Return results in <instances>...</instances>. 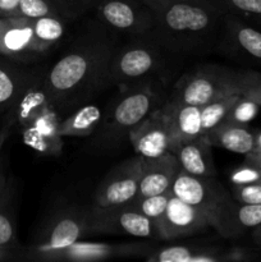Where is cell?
<instances>
[{
  "mask_svg": "<svg viewBox=\"0 0 261 262\" xmlns=\"http://www.w3.org/2000/svg\"><path fill=\"white\" fill-rule=\"evenodd\" d=\"M115 46L112 41L81 43L61 56L42 79L51 106L58 113L84 104L110 82V63Z\"/></svg>",
  "mask_w": 261,
  "mask_h": 262,
  "instance_id": "obj_1",
  "label": "cell"
},
{
  "mask_svg": "<svg viewBox=\"0 0 261 262\" xmlns=\"http://www.w3.org/2000/svg\"><path fill=\"white\" fill-rule=\"evenodd\" d=\"M151 9L155 23L148 33L156 45L171 51L205 46L216 36L224 19L223 10L212 0H176Z\"/></svg>",
  "mask_w": 261,
  "mask_h": 262,
  "instance_id": "obj_2",
  "label": "cell"
},
{
  "mask_svg": "<svg viewBox=\"0 0 261 262\" xmlns=\"http://www.w3.org/2000/svg\"><path fill=\"white\" fill-rule=\"evenodd\" d=\"M235 71L222 66H205L182 77L169 101L204 106L211 100L235 94Z\"/></svg>",
  "mask_w": 261,
  "mask_h": 262,
  "instance_id": "obj_3",
  "label": "cell"
},
{
  "mask_svg": "<svg viewBox=\"0 0 261 262\" xmlns=\"http://www.w3.org/2000/svg\"><path fill=\"white\" fill-rule=\"evenodd\" d=\"M87 234H127L160 241L155 220L136 211L129 204L99 206L87 211Z\"/></svg>",
  "mask_w": 261,
  "mask_h": 262,
  "instance_id": "obj_4",
  "label": "cell"
},
{
  "mask_svg": "<svg viewBox=\"0 0 261 262\" xmlns=\"http://www.w3.org/2000/svg\"><path fill=\"white\" fill-rule=\"evenodd\" d=\"M159 105V97L147 87L130 89L117 101L105 122L101 140L106 145L122 142L130 130L140 124Z\"/></svg>",
  "mask_w": 261,
  "mask_h": 262,
  "instance_id": "obj_5",
  "label": "cell"
},
{
  "mask_svg": "<svg viewBox=\"0 0 261 262\" xmlns=\"http://www.w3.org/2000/svg\"><path fill=\"white\" fill-rule=\"evenodd\" d=\"M86 224L87 211L69 209L58 212L41 230L37 242L28 251V258L41 261L48 253L78 242L87 234Z\"/></svg>",
  "mask_w": 261,
  "mask_h": 262,
  "instance_id": "obj_6",
  "label": "cell"
},
{
  "mask_svg": "<svg viewBox=\"0 0 261 262\" xmlns=\"http://www.w3.org/2000/svg\"><path fill=\"white\" fill-rule=\"evenodd\" d=\"M136 154L146 159H154L170 152L173 145L171 106L166 101L155 107L140 124L128 135Z\"/></svg>",
  "mask_w": 261,
  "mask_h": 262,
  "instance_id": "obj_7",
  "label": "cell"
},
{
  "mask_svg": "<svg viewBox=\"0 0 261 262\" xmlns=\"http://www.w3.org/2000/svg\"><path fill=\"white\" fill-rule=\"evenodd\" d=\"M94 9L105 26L125 35H147L155 23L153 9L142 0H97Z\"/></svg>",
  "mask_w": 261,
  "mask_h": 262,
  "instance_id": "obj_8",
  "label": "cell"
},
{
  "mask_svg": "<svg viewBox=\"0 0 261 262\" xmlns=\"http://www.w3.org/2000/svg\"><path fill=\"white\" fill-rule=\"evenodd\" d=\"M171 193L191 206L201 210L211 220L216 210L232 193L227 191L216 177H197L179 169L174 179Z\"/></svg>",
  "mask_w": 261,
  "mask_h": 262,
  "instance_id": "obj_9",
  "label": "cell"
},
{
  "mask_svg": "<svg viewBox=\"0 0 261 262\" xmlns=\"http://www.w3.org/2000/svg\"><path fill=\"white\" fill-rule=\"evenodd\" d=\"M160 50L155 42L135 41L115 49L110 63V82L128 84L154 73L160 66Z\"/></svg>",
  "mask_w": 261,
  "mask_h": 262,
  "instance_id": "obj_10",
  "label": "cell"
},
{
  "mask_svg": "<svg viewBox=\"0 0 261 262\" xmlns=\"http://www.w3.org/2000/svg\"><path fill=\"white\" fill-rule=\"evenodd\" d=\"M142 156L137 155L115 166L102 179L95 194V205L112 206L132 201L140 188Z\"/></svg>",
  "mask_w": 261,
  "mask_h": 262,
  "instance_id": "obj_11",
  "label": "cell"
},
{
  "mask_svg": "<svg viewBox=\"0 0 261 262\" xmlns=\"http://www.w3.org/2000/svg\"><path fill=\"white\" fill-rule=\"evenodd\" d=\"M155 247L150 242L129 243H83L76 242L63 250L44 256L41 261H100L119 257H146Z\"/></svg>",
  "mask_w": 261,
  "mask_h": 262,
  "instance_id": "obj_12",
  "label": "cell"
},
{
  "mask_svg": "<svg viewBox=\"0 0 261 262\" xmlns=\"http://www.w3.org/2000/svg\"><path fill=\"white\" fill-rule=\"evenodd\" d=\"M160 241H173L178 238L204 233L210 227L209 219L201 210L182 201L173 193L169 197L164 214L156 220Z\"/></svg>",
  "mask_w": 261,
  "mask_h": 262,
  "instance_id": "obj_13",
  "label": "cell"
},
{
  "mask_svg": "<svg viewBox=\"0 0 261 262\" xmlns=\"http://www.w3.org/2000/svg\"><path fill=\"white\" fill-rule=\"evenodd\" d=\"M150 262H223L247 261L252 255L245 248H223L215 246H170L155 250L146 256Z\"/></svg>",
  "mask_w": 261,
  "mask_h": 262,
  "instance_id": "obj_14",
  "label": "cell"
},
{
  "mask_svg": "<svg viewBox=\"0 0 261 262\" xmlns=\"http://www.w3.org/2000/svg\"><path fill=\"white\" fill-rule=\"evenodd\" d=\"M258 225H261V205L241 204L233 196L222 204L210 220V227L227 239L241 237Z\"/></svg>",
  "mask_w": 261,
  "mask_h": 262,
  "instance_id": "obj_15",
  "label": "cell"
},
{
  "mask_svg": "<svg viewBox=\"0 0 261 262\" xmlns=\"http://www.w3.org/2000/svg\"><path fill=\"white\" fill-rule=\"evenodd\" d=\"M179 169L178 159L173 152H166L154 159L142 158L140 188L136 197L153 196L171 191Z\"/></svg>",
  "mask_w": 261,
  "mask_h": 262,
  "instance_id": "obj_16",
  "label": "cell"
},
{
  "mask_svg": "<svg viewBox=\"0 0 261 262\" xmlns=\"http://www.w3.org/2000/svg\"><path fill=\"white\" fill-rule=\"evenodd\" d=\"M211 148L212 145L206 136H201L196 140L176 143L170 152L177 156L179 166L186 173L197 177H216Z\"/></svg>",
  "mask_w": 261,
  "mask_h": 262,
  "instance_id": "obj_17",
  "label": "cell"
},
{
  "mask_svg": "<svg viewBox=\"0 0 261 262\" xmlns=\"http://www.w3.org/2000/svg\"><path fill=\"white\" fill-rule=\"evenodd\" d=\"M223 37L227 49L261 61V31L246 23L245 19L233 14H224Z\"/></svg>",
  "mask_w": 261,
  "mask_h": 262,
  "instance_id": "obj_18",
  "label": "cell"
},
{
  "mask_svg": "<svg viewBox=\"0 0 261 262\" xmlns=\"http://www.w3.org/2000/svg\"><path fill=\"white\" fill-rule=\"evenodd\" d=\"M32 19L0 17V53L14 58L37 55L32 48Z\"/></svg>",
  "mask_w": 261,
  "mask_h": 262,
  "instance_id": "obj_19",
  "label": "cell"
},
{
  "mask_svg": "<svg viewBox=\"0 0 261 262\" xmlns=\"http://www.w3.org/2000/svg\"><path fill=\"white\" fill-rule=\"evenodd\" d=\"M212 146L223 147L232 152L247 155L255 146V133L247 125L222 123L206 135Z\"/></svg>",
  "mask_w": 261,
  "mask_h": 262,
  "instance_id": "obj_20",
  "label": "cell"
},
{
  "mask_svg": "<svg viewBox=\"0 0 261 262\" xmlns=\"http://www.w3.org/2000/svg\"><path fill=\"white\" fill-rule=\"evenodd\" d=\"M169 102L171 106V128H173L171 147L176 143L196 140L204 136L201 124V107L193 106V105L176 104L171 101Z\"/></svg>",
  "mask_w": 261,
  "mask_h": 262,
  "instance_id": "obj_21",
  "label": "cell"
},
{
  "mask_svg": "<svg viewBox=\"0 0 261 262\" xmlns=\"http://www.w3.org/2000/svg\"><path fill=\"white\" fill-rule=\"evenodd\" d=\"M14 106L13 122H18L22 128L32 124L48 107L51 106L44 90L42 81L31 83Z\"/></svg>",
  "mask_w": 261,
  "mask_h": 262,
  "instance_id": "obj_22",
  "label": "cell"
},
{
  "mask_svg": "<svg viewBox=\"0 0 261 262\" xmlns=\"http://www.w3.org/2000/svg\"><path fill=\"white\" fill-rule=\"evenodd\" d=\"M102 119V110L96 105H83L60 120L61 137H87L97 129Z\"/></svg>",
  "mask_w": 261,
  "mask_h": 262,
  "instance_id": "obj_23",
  "label": "cell"
},
{
  "mask_svg": "<svg viewBox=\"0 0 261 262\" xmlns=\"http://www.w3.org/2000/svg\"><path fill=\"white\" fill-rule=\"evenodd\" d=\"M66 20L64 18L55 15L32 19V48L37 55L49 50L54 43L61 40L66 31Z\"/></svg>",
  "mask_w": 261,
  "mask_h": 262,
  "instance_id": "obj_24",
  "label": "cell"
},
{
  "mask_svg": "<svg viewBox=\"0 0 261 262\" xmlns=\"http://www.w3.org/2000/svg\"><path fill=\"white\" fill-rule=\"evenodd\" d=\"M30 84L19 72L0 64V107L14 106Z\"/></svg>",
  "mask_w": 261,
  "mask_h": 262,
  "instance_id": "obj_25",
  "label": "cell"
},
{
  "mask_svg": "<svg viewBox=\"0 0 261 262\" xmlns=\"http://www.w3.org/2000/svg\"><path fill=\"white\" fill-rule=\"evenodd\" d=\"M238 97H240L238 94L224 95V96L216 97V99L211 100L204 106H201L202 135L206 136L210 130H212L224 122L228 113L232 109L233 104Z\"/></svg>",
  "mask_w": 261,
  "mask_h": 262,
  "instance_id": "obj_26",
  "label": "cell"
},
{
  "mask_svg": "<svg viewBox=\"0 0 261 262\" xmlns=\"http://www.w3.org/2000/svg\"><path fill=\"white\" fill-rule=\"evenodd\" d=\"M23 141L27 146L46 156H55L59 155L63 146L61 136H51L48 133L41 132L33 125H27L23 127Z\"/></svg>",
  "mask_w": 261,
  "mask_h": 262,
  "instance_id": "obj_27",
  "label": "cell"
},
{
  "mask_svg": "<svg viewBox=\"0 0 261 262\" xmlns=\"http://www.w3.org/2000/svg\"><path fill=\"white\" fill-rule=\"evenodd\" d=\"M224 14L261 22V0H212Z\"/></svg>",
  "mask_w": 261,
  "mask_h": 262,
  "instance_id": "obj_28",
  "label": "cell"
},
{
  "mask_svg": "<svg viewBox=\"0 0 261 262\" xmlns=\"http://www.w3.org/2000/svg\"><path fill=\"white\" fill-rule=\"evenodd\" d=\"M170 194L171 191L165 192V193L153 194V196L135 197L132 201L127 202V204H129L136 211L141 212L146 217H150L156 222L165 211Z\"/></svg>",
  "mask_w": 261,
  "mask_h": 262,
  "instance_id": "obj_29",
  "label": "cell"
},
{
  "mask_svg": "<svg viewBox=\"0 0 261 262\" xmlns=\"http://www.w3.org/2000/svg\"><path fill=\"white\" fill-rule=\"evenodd\" d=\"M48 15H55V17H61L67 19L60 8L53 0H20L17 17L35 19V18L48 17Z\"/></svg>",
  "mask_w": 261,
  "mask_h": 262,
  "instance_id": "obj_30",
  "label": "cell"
},
{
  "mask_svg": "<svg viewBox=\"0 0 261 262\" xmlns=\"http://www.w3.org/2000/svg\"><path fill=\"white\" fill-rule=\"evenodd\" d=\"M260 109L261 106L257 102L240 95V97L235 100L232 109L229 110L227 118L223 123H234V124L247 125L251 120L255 119Z\"/></svg>",
  "mask_w": 261,
  "mask_h": 262,
  "instance_id": "obj_31",
  "label": "cell"
},
{
  "mask_svg": "<svg viewBox=\"0 0 261 262\" xmlns=\"http://www.w3.org/2000/svg\"><path fill=\"white\" fill-rule=\"evenodd\" d=\"M229 182L233 186H245L261 182V166L246 161L229 173Z\"/></svg>",
  "mask_w": 261,
  "mask_h": 262,
  "instance_id": "obj_32",
  "label": "cell"
},
{
  "mask_svg": "<svg viewBox=\"0 0 261 262\" xmlns=\"http://www.w3.org/2000/svg\"><path fill=\"white\" fill-rule=\"evenodd\" d=\"M5 194L7 189H4L0 194V247L10 248L15 246V227L13 219L3 207Z\"/></svg>",
  "mask_w": 261,
  "mask_h": 262,
  "instance_id": "obj_33",
  "label": "cell"
},
{
  "mask_svg": "<svg viewBox=\"0 0 261 262\" xmlns=\"http://www.w3.org/2000/svg\"><path fill=\"white\" fill-rule=\"evenodd\" d=\"M232 196L241 204L261 205V182L245 186H233Z\"/></svg>",
  "mask_w": 261,
  "mask_h": 262,
  "instance_id": "obj_34",
  "label": "cell"
},
{
  "mask_svg": "<svg viewBox=\"0 0 261 262\" xmlns=\"http://www.w3.org/2000/svg\"><path fill=\"white\" fill-rule=\"evenodd\" d=\"M53 2L60 8L67 19H71L83 14L91 8H95L97 0H53Z\"/></svg>",
  "mask_w": 261,
  "mask_h": 262,
  "instance_id": "obj_35",
  "label": "cell"
},
{
  "mask_svg": "<svg viewBox=\"0 0 261 262\" xmlns=\"http://www.w3.org/2000/svg\"><path fill=\"white\" fill-rule=\"evenodd\" d=\"M20 0H0V17H17Z\"/></svg>",
  "mask_w": 261,
  "mask_h": 262,
  "instance_id": "obj_36",
  "label": "cell"
},
{
  "mask_svg": "<svg viewBox=\"0 0 261 262\" xmlns=\"http://www.w3.org/2000/svg\"><path fill=\"white\" fill-rule=\"evenodd\" d=\"M245 156L246 159L261 158V130L255 133V146H253V150Z\"/></svg>",
  "mask_w": 261,
  "mask_h": 262,
  "instance_id": "obj_37",
  "label": "cell"
},
{
  "mask_svg": "<svg viewBox=\"0 0 261 262\" xmlns=\"http://www.w3.org/2000/svg\"><path fill=\"white\" fill-rule=\"evenodd\" d=\"M252 239L258 247H261V225H258L255 229H252Z\"/></svg>",
  "mask_w": 261,
  "mask_h": 262,
  "instance_id": "obj_38",
  "label": "cell"
},
{
  "mask_svg": "<svg viewBox=\"0 0 261 262\" xmlns=\"http://www.w3.org/2000/svg\"><path fill=\"white\" fill-rule=\"evenodd\" d=\"M142 2L146 3L150 8H154V7H158V5L165 4V3L176 2V0H142Z\"/></svg>",
  "mask_w": 261,
  "mask_h": 262,
  "instance_id": "obj_39",
  "label": "cell"
},
{
  "mask_svg": "<svg viewBox=\"0 0 261 262\" xmlns=\"http://www.w3.org/2000/svg\"><path fill=\"white\" fill-rule=\"evenodd\" d=\"M10 253H12L10 248L0 247V261L8 260V258H10Z\"/></svg>",
  "mask_w": 261,
  "mask_h": 262,
  "instance_id": "obj_40",
  "label": "cell"
},
{
  "mask_svg": "<svg viewBox=\"0 0 261 262\" xmlns=\"http://www.w3.org/2000/svg\"><path fill=\"white\" fill-rule=\"evenodd\" d=\"M250 72V76L252 77L253 81L261 87V72H253V71H248Z\"/></svg>",
  "mask_w": 261,
  "mask_h": 262,
  "instance_id": "obj_41",
  "label": "cell"
},
{
  "mask_svg": "<svg viewBox=\"0 0 261 262\" xmlns=\"http://www.w3.org/2000/svg\"><path fill=\"white\" fill-rule=\"evenodd\" d=\"M246 161H250V163L256 164V165L261 166V158H253V159H246Z\"/></svg>",
  "mask_w": 261,
  "mask_h": 262,
  "instance_id": "obj_42",
  "label": "cell"
},
{
  "mask_svg": "<svg viewBox=\"0 0 261 262\" xmlns=\"http://www.w3.org/2000/svg\"><path fill=\"white\" fill-rule=\"evenodd\" d=\"M5 136H7V129L3 130V132L0 133V148H2L3 142H4V140H5Z\"/></svg>",
  "mask_w": 261,
  "mask_h": 262,
  "instance_id": "obj_43",
  "label": "cell"
},
{
  "mask_svg": "<svg viewBox=\"0 0 261 262\" xmlns=\"http://www.w3.org/2000/svg\"><path fill=\"white\" fill-rule=\"evenodd\" d=\"M5 189V183H4V179L2 178V177H0V194L3 193V191H4Z\"/></svg>",
  "mask_w": 261,
  "mask_h": 262,
  "instance_id": "obj_44",
  "label": "cell"
}]
</instances>
